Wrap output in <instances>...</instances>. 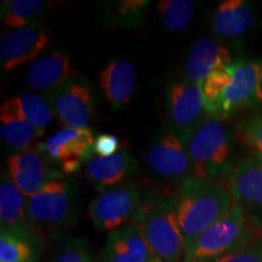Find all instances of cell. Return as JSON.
I'll return each mask as SVG.
<instances>
[{
	"label": "cell",
	"instance_id": "1",
	"mask_svg": "<svg viewBox=\"0 0 262 262\" xmlns=\"http://www.w3.org/2000/svg\"><path fill=\"white\" fill-rule=\"evenodd\" d=\"M201 88L206 116L227 119L262 102V62H234L211 74Z\"/></svg>",
	"mask_w": 262,
	"mask_h": 262
},
{
	"label": "cell",
	"instance_id": "2",
	"mask_svg": "<svg viewBox=\"0 0 262 262\" xmlns=\"http://www.w3.org/2000/svg\"><path fill=\"white\" fill-rule=\"evenodd\" d=\"M233 205L225 183L194 178L187 180L176 198V215L186 249L206 228L227 215Z\"/></svg>",
	"mask_w": 262,
	"mask_h": 262
},
{
	"label": "cell",
	"instance_id": "3",
	"mask_svg": "<svg viewBox=\"0 0 262 262\" xmlns=\"http://www.w3.org/2000/svg\"><path fill=\"white\" fill-rule=\"evenodd\" d=\"M186 149L191 159V178L217 181L233 171L234 139L221 120L205 119L193 133Z\"/></svg>",
	"mask_w": 262,
	"mask_h": 262
},
{
	"label": "cell",
	"instance_id": "4",
	"mask_svg": "<svg viewBox=\"0 0 262 262\" xmlns=\"http://www.w3.org/2000/svg\"><path fill=\"white\" fill-rule=\"evenodd\" d=\"M261 233L243 209L234 204L227 215L206 228L189 245L182 262L215 260L249 244Z\"/></svg>",
	"mask_w": 262,
	"mask_h": 262
},
{
	"label": "cell",
	"instance_id": "5",
	"mask_svg": "<svg viewBox=\"0 0 262 262\" xmlns=\"http://www.w3.org/2000/svg\"><path fill=\"white\" fill-rule=\"evenodd\" d=\"M155 257L163 262H182L186 244L176 215V199H160L142 206L137 219Z\"/></svg>",
	"mask_w": 262,
	"mask_h": 262
},
{
	"label": "cell",
	"instance_id": "6",
	"mask_svg": "<svg viewBox=\"0 0 262 262\" xmlns=\"http://www.w3.org/2000/svg\"><path fill=\"white\" fill-rule=\"evenodd\" d=\"M77 198L68 181L52 179L40 191L27 198V219L35 231L56 233L73 225Z\"/></svg>",
	"mask_w": 262,
	"mask_h": 262
},
{
	"label": "cell",
	"instance_id": "7",
	"mask_svg": "<svg viewBox=\"0 0 262 262\" xmlns=\"http://www.w3.org/2000/svg\"><path fill=\"white\" fill-rule=\"evenodd\" d=\"M142 209L135 183H123L104 189L89 205V215L98 232H111L136 222Z\"/></svg>",
	"mask_w": 262,
	"mask_h": 262
},
{
	"label": "cell",
	"instance_id": "8",
	"mask_svg": "<svg viewBox=\"0 0 262 262\" xmlns=\"http://www.w3.org/2000/svg\"><path fill=\"white\" fill-rule=\"evenodd\" d=\"M204 97L202 88L187 80L170 83L165 98V122L171 133L187 145L193 133L204 122Z\"/></svg>",
	"mask_w": 262,
	"mask_h": 262
},
{
	"label": "cell",
	"instance_id": "9",
	"mask_svg": "<svg viewBox=\"0 0 262 262\" xmlns=\"http://www.w3.org/2000/svg\"><path fill=\"white\" fill-rule=\"evenodd\" d=\"M228 189L234 204L243 209L251 224L262 232V157L253 153L235 164Z\"/></svg>",
	"mask_w": 262,
	"mask_h": 262
},
{
	"label": "cell",
	"instance_id": "10",
	"mask_svg": "<svg viewBox=\"0 0 262 262\" xmlns=\"http://www.w3.org/2000/svg\"><path fill=\"white\" fill-rule=\"evenodd\" d=\"M52 112L66 127L88 130L94 114V102L86 80L72 79L48 94Z\"/></svg>",
	"mask_w": 262,
	"mask_h": 262
},
{
	"label": "cell",
	"instance_id": "11",
	"mask_svg": "<svg viewBox=\"0 0 262 262\" xmlns=\"http://www.w3.org/2000/svg\"><path fill=\"white\" fill-rule=\"evenodd\" d=\"M95 139L90 129L62 127L41 145V153L61 166L64 173H73L81 168L85 159L91 158Z\"/></svg>",
	"mask_w": 262,
	"mask_h": 262
},
{
	"label": "cell",
	"instance_id": "12",
	"mask_svg": "<svg viewBox=\"0 0 262 262\" xmlns=\"http://www.w3.org/2000/svg\"><path fill=\"white\" fill-rule=\"evenodd\" d=\"M49 38L39 26L11 29L0 42V63L5 71H14L19 66L33 61L48 47Z\"/></svg>",
	"mask_w": 262,
	"mask_h": 262
},
{
	"label": "cell",
	"instance_id": "13",
	"mask_svg": "<svg viewBox=\"0 0 262 262\" xmlns=\"http://www.w3.org/2000/svg\"><path fill=\"white\" fill-rule=\"evenodd\" d=\"M155 258L137 222L108 233L97 262H150Z\"/></svg>",
	"mask_w": 262,
	"mask_h": 262
},
{
	"label": "cell",
	"instance_id": "14",
	"mask_svg": "<svg viewBox=\"0 0 262 262\" xmlns=\"http://www.w3.org/2000/svg\"><path fill=\"white\" fill-rule=\"evenodd\" d=\"M0 221L2 232H10L34 243L37 242L38 232L27 219V198L12 181L9 171H3L0 182Z\"/></svg>",
	"mask_w": 262,
	"mask_h": 262
},
{
	"label": "cell",
	"instance_id": "15",
	"mask_svg": "<svg viewBox=\"0 0 262 262\" xmlns=\"http://www.w3.org/2000/svg\"><path fill=\"white\" fill-rule=\"evenodd\" d=\"M231 61V51L226 45L210 38H201L189 50L185 63V77L189 83L202 86L211 74L228 67Z\"/></svg>",
	"mask_w": 262,
	"mask_h": 262
},
{
	"label": "cell",
	"instance_id": "16",
	"mask_svg": "<svg viewBox=\"0 0 262 262\" xmlns=\"http://www.w3.org/2000/svg\"><path fill=\"white\" fill-rule=\"evenodd\" d=\"M147 162L153 171L165 179L178 180L192 173L187 149L181 140L171 133H165L150 146Z\"/></svg>",
	"mask_w": 262,
	"mask_h": 262
},
{
	"label": "cell",
	"instance_id": "17",
	"mask_svg": "<svg viewBox=\"0 0 262 262\" xmlns=\"http://www.w3.org/2000/svg\"><path fill=\"white\" fill-rule=\"evenodd\" d=\"M75 74L77 70L70 57L62 52L54 51L33 62L26 81L31 89L49 94L73 79Z\"/></svg>",
	"mask_w": 262,
	"mask_h": 262
},
{
	"label": "cell",
	"instance_id": "18",
	"mask_svg": "<svg viewBox=\"0 0 262 262\" xmlns=\"http://www.w3.org/2000/svg\"><path fill=\"white\" fill-rule=\"evenodd\" d=\"M8 171L26 198L40 191L49 180V168L41 155L34 149L16 152L8 159Z\"/></svg>",
	"mask_w": 262,
	"mask_h": 262
},
{
	"label": "cell",
	"instance_id": "19",
	"mask_svg": "<svg viewBox=\"0 0 262 262\" xmlns=\"http://www.w3.org/2000/svg\"><path fill=\"white\" fill-rule=\"evenodd\" d=\"M135 170V160L125 148H120L111 157L94 156L85 163L86 179L98 188L116 187Z\"/></svg>",
	"mask_w": 262,
	"mask_h": 262
},
{
	"label": "cell",
	"instance_id": "20",
	"mask_svg": "<svg viewBox=\"0 0 262 262\" xmlns=\"http://www.w3.org/2000/svg\"><path fill=\"white\" fill-rule=\"evenodd\" d=\"M104 97L114 108H122L130 102L135 91L136 77L133 64L123 58L112 60L98 75Z\"/></svg>",
	"mask_w": 262,
	"mask_h": 262
},
{
	"label": "cell",
	"instance_id": "21",
	"mask_svg": "<svg viewBox=\"0 0 262 262\" xmlns=\"http://www.w3.org/2000/svg\"><path fill=\"white\" fill-rule=\"evenodd\" d=\"M255 24V14L243 0H225L215 9L211 27L216 35L222 38H238L247 34Z\"/></svg>",
	"mask_w": 262,
	"mask_h": 262
},
{
	"label": "cell",
	"instance_id": "22",
	"mask_svg": "<svg viewBox=\"0 0 262 262\" xmlns=\"http://www.w3.org/2000/svg\"><path fill=\"white\" fill-rule=\"evenodd\" d=\"M0 122L2 137L17 152L31 149L33 143L40 139L37 129L6 103H3L0 108Z\"/></svg>",
	"mask_w": 262,
	"mask_h": 262
},
{
	"label": "cell",
	"instance_id": "23",
	"mask_svg": "<svg viewBox=\"0 0 262 262\" xmlns=\"http://www.w3.org/2000/svg\"><path fill=\"white\" fill-rule=\"evenodd\" d=\"M4 103L31 123L40 137L44 135L54 118V112L48 98L38 94H22L9 98Z\"/></svg>",
	"mask_w": 262,
	"mask_h": 262
},
{
	"label": "cell",
	"instance_id": "24",
	"mask_svg": "<svg viewBox=\"0 0 262 262\" xmlns=\"http://www.w3.org/2000/svg\"><path fill=\"white\" fill-rule=\"evenodd\" d=\"M52 6V3L44 0H5L2 2V18L10 29H17L32 25L44 10Z\"/></svg>",
	"mask_w": 262,
	"mask_h": 262
},
{
	"label": "cell",
	"instance_id": "25",
	"mask_svg": "<svg viewBox=\"0 0 262 262\" xmlns=\"http://www.w3.org/2000/svg\"><path fill=\"white\" fill-rule=\"evenodd\" d=\"M163 25L171 32H182L194 17V3L189 0H162L157 3Z\"/></svg>",
	"mask_w": 262,
	"mask_h": 262
},
{
	"label": "cell",
	"instance_id": "26",
	"mask_svg": "<svg viewBox=\"0 0 262 262\" xmlns=\"http://www.w3.org/2000/svg\"><path fill=\"white\" fill-rule=\"evenodd\" d=\"M35 243L21 235L2 232L0 262H34Z\"/></svg>",
	"mask_w": 262,
	"mask_h": 262
},
{
	"label": "cell",
	"instance_id": "27",
	"mask_svg": "<svg viewBox=\"0 0 262 262\" xmlns=\"http://www.w3.org/2000/svg\"><path fill=\"white\" fill-rule=\"evenodd\" d=\"M49 262H95L90 247L84 238L66 241Z\"/></svg>",
	"mask_w": 262,
	"mask_h": 262
},
{
	"label": "cell",
	"instance_id": "28",
	"mask_svg": "<svg viewBox=\"0 0 262 262\" xmlns=\"http://www.w3.org/2000/svg\"><path fill=\"white\" fill-rule=\"evenodd\" d=\"M239 136L255 155L262 157V111L247 118L241 124Z\"/></svg>",
	"mask_w": 262,
	"mask_h": 262
},
{
	"label": "cell",
	"instance_id": "29",
	"mask_svg": "<svg viewBox=\"0 0 262 262\" xmlns=\"http://www.w3.org/2000/svg\"><path fill=\"white\" fill-rule=\"evenodd\" d=\"M209 262H262V233L244 247Z\"/></svg>",
	"mask_w": 262,
	"mask_h": 262
},
{
	"label": "cell",
	"instance_id": "30",
	"mask_svg": "<svg viewBox=\"0 0 262 262\" xmlns=\"http://www.w3.org/2000/svg\"><path fill=\"white\" fill-rule=\"evenodd\" d=\"M117 18L122 26L140 24L148 8L149 2L146 0H123L117 3Z\"/></svg>",
	"mask_w": 262,
	"mask_h": 262
},
{
	"label": "cell",
	"instance_id": "31",
	"mask_svg": "<svg viewBox=\"0 0 262 262\" xmlns=\"http://www.w3.org/2000/svg\"><path fill=\"white\" fill-rule=\"evenodd\" d=\"M122 148V142L117 136L102 134L95 139L93 152L97 157H111Z\"/></svg>",
	"mask_w": 262,
	"mask_h": 262
},
{
	"label": "cell",
	"instance_id": "32",
	"mask_svg": "<svg viewBox=\"0 0 262 262\" xmlns=\"http://www.w3.org/2000/svg\"><path fill=\"white\" fill-rule=\"evenodd\" d=\"M150 262H163V261H160V260H159V258H157V257H155V258H153V260H152V261H150Z\"/></svg>",
	"mask_w": 262,
	"mask_h": 262
}]
</instances>
